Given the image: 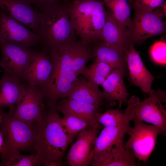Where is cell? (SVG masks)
Returning <instances> with one entry per match:
<instances>
[{
    "mask_svg": "<svg viewBox=\"0 0 166 166\" xmlns=\"http://www.w3.org/2000/svg\"><path fill=\"white\" fill-rule=\"evenodd\" d=\"M165 91L159 89L153 90L142 101L135 95L128 101L124 111L129 119L133 121H144L160 128L164 134L166 132V110L162 102H166Z\"/></svg>",
    "mask_w": 166,
    "mask_h": 166,
    "instance_id": "cell-4",
    "label": "cell"
},
{
    "mask_svg": "<svg viewBox=\"0 0 166 166\" xmlns=\"http://www.w3.org/2000/svg\"><path fill=\"white\" fill-rule=\"evenodd\" d=\"M5 146L4 138L1 133L0 132V154L2 155L5 150Z\"/></svg>",
    "mask_w": 166,
    "mask_h": 166,
    "instance_id": "cell-32",
    "label": "cell"
},
{
    "mask_svg": "<svg viewBox=\"0 0 166 166\" xmlns=\"http://www.w3.org/2000/svg\"><path fill=\"white\" fill-rule=\"evenodd\" d=\"M56 109L64 115L76 116L85 119L92 124L97 122L101 113L99 106L66 97L57 101Z\"/></svg>",
    "mask_w": 166,
    "mask_h": 166,
    "instance_id": "cell-19",
    "label": "cell"
},
{
    "mask_svg": "<svg viewBox=\"0 0 166 166\" xmlns=\"http://www.w3.org/2000/svg\"><path fill=\"white\" fill-rule=\"evenodd\" d=\"M2 40L31 48L40 43L41 36L0 9V41Z\"/></svg>",
    "mask_w": 166,
    "mask_h": 166,
    "instance_id": "cell-10",
    "label": "cell"
},
{
    "mask_svg": "<svg viewBox=\"0 0 166 166\" xmlns=\"http://www.w3.org/2000/svg\"><path fill=\"white\" fill-rule=\"evenodd\" d=\"M97 121L104 127H118L130 126V121L118 109H109L100 113Z\"/></svg>",
    "mask_w": 166,
    "mask_h": 166,
    "instance_id": "cell-26",
    "label": "cell"
},
{
    "mask_svg": "<svg viewBox=\"0 0 166 166\" xmlns=\"http://www.w3.org/2000/svg\"><path fill=\"white\" fill-rule=\"evenodd\" d=\"M133 122L130 136L123 147L125 149L132 150L140 161L145 162L155 148L158 135L164 132L153 124H146L140 121Z\"/></svg>",
    "mask_w": 166,
    "mask_h": 166,
    "instance_id": "cell-8",
    "label": "cell"
},
{
    "mask_svg": "<svg viewBox=\"0 0 166 166\" xmlns=\"http://www.w3.org/2000/svg\"><path fill=\"white\" fill-rule=\"evenodd\" d=\"M90 47L93 57L121 70L124 75L126 72L125 52L101 40Z\"/></svg>",
    "mask_w": 166,
    "mask_h": 166,
    "instance_id": "cell-22",
    "label": "cell"
},
{
    "mask_svg": "<svg viewBox=\"0 0 166 166\" xmlns=\"http://www.w3.org/2000/svg\"><path fill=\"white\" fill-rule=\"evenodd\" d=\"M107 10L106 19L102 33V40L125 51L130 43L110 10Z\"/></svg>",
    "mask_w": 166,
    "mask_h": 166,
    "instance_id": "cell-23",
    "label": "cell"
},
{
    "mask_svg": "<svg viewBox=\"0 0 166 166\" xmlns=\"http://www.w3.org/2000/svg\"><path fill=\"white\" fill-rule=\"evenodd\" d=\"M60 121L65 131L73 139L81 131L93 124L85 119L71 114L64 115Z\"/></svg>",
    "mask_w": 166,
    "mask_h": 166,
    "instance_id": "cell-27",
    "label": "cell"
},
{
    "mask_svg": "<svg viewBox=\"0 0 166 166\" xmlns=\"http://www.w3.org/2000/svg\"><path fill=\"white\" fill-rule=\"evenodd\" d=\"M165 0H134L132 5L134 10L152 11L160 6Z\"/></svg>",
    "mask_w": 166,
    "mask_h": 166,
    "instance_id": "cell-30",
    "label": "cell"
},
{
    "mask_svg": "<svg viewBox=\"0 0 166 166\" xmlns=\"http://www.w3.org/2000/svg\"><path fill=\"white\" fill-rule=\"evenodd\" d=\"M53 69L52 62L46 51H34L33 56L23 75L30 85L38 86L42 89L49 82Z\"/></svg>",
    "mask_w": 166,
    "mask_h": 166,
    "instance_id": "cell-14",
    "label": "cell"
},
{
    "mask_svg": "<svg viewBox=\"0 0 166 166\" xmlns=\"http://www.w3.org/2000/svg\"><path fill=\"white\" fill-rule=\"evenodd\" d=\"M5 113L3 109H0V124L2 120Z\"/></svg>",
    "mask_w": 166,
    "mask_h": 166,
    "instance_id": "cell-33",
    "label": "cell"
},
{
    "mask_svg": "<svg viewBox=\"0 0 166 166\" xmlns=\"http://www.w3.org/2000/svg\"><path fill=\"white\" fill-rule=\"evenodd\" d=\"M130 43L125 50V58L133 84L140 88L144 93L149 94L153 91L151 88L155 77L147 69L139 53Z\"/></svg>",
    "mask_w": 166,
    "mask_h": 166,
    "instance_id": "cell-15",
    "label": "cell"
},
{
    "mask_svg": "<svg viewBox=\"0 0 166 166\" xmlns=\"http://www.w3.org/2000/svg\"><path fill=\"white\" fill-rule=\"evenodd\" d=\"M101 126L97 121L79 132L68 153L67 159L69 165L86 166L90 164L91 153Z\"/></svg>",
    "mask_w": 166,
    "mask_h": 166,
    "instance_id": "cell-11",
    "label": "cell"
},
{
    "mask_svg": "<svg viewBox=\"0 0 166 166\" xmlns=\"http://www.w3.org/2000/svg\"><path fill=\"white\" fill-rule=\"evenodd\" d=\"M0 9L40 35L41 13L33 7L29 0H0Z\"/></svg>",
    "mask_w": 166,
    "mask_h": 166,
    "instance_id": "cell-12",
    "label": "cell"
},
{
    "mask_svg": "<svg viewBox=\"0 0 166 166\" xmlns=\"http://www.w3.org/2000/svg\"><path fill=\"white\" fill-rule=\"evenodd\" d=\"M67 9L76 34L81 43L90 45L102 40L107 14L103 0H73Z\"/></svg>",
    "mask_w": 166,
    "mask_h": 166,
    "instance_id": "cell-2",
    "label": "cell"
},
{
    "mask_svg": "<svg viewBox=\"0 0 166 166\" xmlns=\"http://www.w3.org/2000/svg\"><path fill=\"white\" fill-rule=\"evenodd\" d=\"M124 75L121 70L114 69L101 84L104 99L110 102L117 101L119 107H121L123 103L127 104L128 101V93L124 81Z\"/></svg>",
    "mask_w": 166,
    "mask_h": 166,
    "instance_id": "cell-20",
    "label": "cell"
},
{
    "mask_svg": "<svg viewBox=\"0 0 166 166\" xmlns=\"http://www.w3.org/2000/svg\"><path fill=\"white\" fill-rule=\"evenodd\" d=\"M0 48L2 55L0 67L4 73L21 81L34 50L23 45L5 40L0 41Z\"/></svg>",
    "mask_w": 166,
    "mask_h": 166,
    "instance_id": "cell-9",
    "label": "cell"
},
{
    "mask_svg": "<svg viewBox=\"0 0 166 166\" xmlns=\"http://www.w3.org/2000/svg\"><path fill=\"white\" fill-rule=\"evenodd\" d=\"M14 109L9 110L5 113L0 124V132L5 146L2 156L12 149L20 151L34 149L35 142L36 123H29L18 118L14 115Z\"/></svg>",
    "mask_w": 166,
    "mask_h": 166,
    "instance_id": "cell-5",
    "label": "cell"
},
{
    "mask_svg": "<svg viewBox=\"0 0 166 166\" xmlns=\"http://www.w3.org/2000/svg\"><path fill=\"white\" fill-rule=\"evenodd\" d=\"M129 41L132 6L128 0H103Z\"/></svg>",
    "mask_w": 166,
    "mask_h": 166,
    "instance_id": "cell-24",
    "label": "cell"
},
{
    "mask_svg": "<svg viewBox=\"0 0 166 166\" xmlns=\"http://www.w3.org/2000/svg\"><path fill=\"white\" fill-rule=\"evenodd\" d=\"M123 145V142L118 143L109 151L93 159L90 163L95 166H137L132 151L124 149Z\"/></svg>",
    "mask_w": 166,
    "mask_h": 166,
    "instance_id": "cell-18",
    "label": "cell"
},
{
    "mask_svg": "<svg viewBox=\"0 0 166 166\" xmlns=\"http://www.w3.org/2000/svg\"><path fill=\"white\" fill-rule=\"evenodd\" d=\"M26 92V86L21 81L4 73L0 80V109L7 107L14 109Z\"/></svg>",
    "mask_w": 166,
    "mask_h": 166,
    "instance_id": "cell-16",
    "label": "cell"
},
{
    "mask_svg": "<svg viewBox=\"0 0 166 166\" xmlns=\"http://www.w3.org/2000/svg\"><path fill=\"white\" fill-rule=\"evenodd\" d=\"M166 43L165 41H159L155 43L150 50L151 56L155 62L162 65L166 64Z\"/></svg>",
    "mask_w": 166,
    "mask_h": 166,
    "instance_id": "cell-29",
    "label": "cell"
},
{
    "mask_svg": "<svg viewBox=\"0 0 166 166\" xmlns=\"http://www.w3.org/2000/svg\"><path fill=\"white\" fill-rule=\"evenodd\" d=\"M52 62L53 69H62L78 75L93 57L90 46L75 39L53 48L44 49Z\"/></svg>",
    "mask_w": 166,
    "mask_h": 166,
    "instance_id": "cell-6",
    "label": "cell"
},
{
    "mask_svg": "<svg viewBox=\"0 0 166 166\" xmlns=\"http://www.w3.org/2000/svg\"><path fill=\"white\" fill-rule=\"evenodd\" d=\"M37 166L35 155H24L16 149L12 150L6 159L0 163V166Z\"/></svg>",
    "mask_w": 166,
    "mask_h": 166,
    "instance_id": "cell-28",
    "label": "cell"
},
{
    "mask_svg": "<svg viewBox=\"0 0 166 166\" xmlns=\"http://www.w3.org/2000/svg\"><path fill=\"white\" fill-rule=\"evenodd\" d=\"M166 2L150 11L134 10L130 32V43L140 44L147 39L166 32L163 18L166 14Z\"/></svg>",
    "mask_w": 166,
    "mask_h": 166,
    "instance_id": "cell-7",
    "label": "cell"
},
{
    "mask_svg": "<svg viewBox=\"0 0 166 166\" xmlns=\"http://www.w3.org/2000/svg\"><path fill=\"white\" fill-rule=\"evenodd\" d=\"M35 9L41 12L47 9L57 6L68 4V0H29Z\"/></svg>",
    "mask_w": 166,
    "mask_h": 166,
    "instance_id": "cell-31",
    "label": "cell"
},
{
    "mask_svg": "<svg viewBox=\"0 0 166 166\" xmlns=\"http://www.w3.org/2000/svg\"><path fill=\"white\" fill-rule=\"evenodd\" d=\"M68 4L40 12V43L44 45V49L59 46L75 39L76 33L68 10Z\"/></svg>",
    "mask_w": 166,
    "mask_h": 166,
    "instance_id": "cell-3",
    "label": "cell"
},
{
    "mask_svg": "<svg viewBox=\"0 0 166 166\" xmlns=\"http://www.w3.org/2000/svg\"><path fill=\"white\" fill-rule=\"evenodd\" d=\"M26 87V94L15 107L14 115L24 121L35 123L46 110L44 93L38 86Z\"/></svg>",
    "mask_w": 166,
    "mask_h": 166,
    "instance_id": "cell-13",
    "label": "cell"
},
{
    "mask_svg": "<svg viewBox=\"0 0 166 166\" xmlns=\"http://www.w3.org/2000/svg\"><path fill=\"white\" fill-rule=\"evenodd\" d=\"M128 1L132 6L134 0H128Z\"/></svg>",
    "mask_w": 166,
    "mask_h": 166,
    "instance_id": "cell-34",
    "label": "cell"
},
{
    "mask_svg": "<svg viewBox=\"0 0 166 166\" xmlns=\"http://www.w3.org/2000/svg\"></svg>",
    "mask_w": 166,
    "mask_h": 166,
    "instance_id": "cell-35",
    "label": "cell"
},
{
    "mask_svg": "<svg viewBox=\"0 0 166 166\" xmlns=\"http://www.w3.org/2000/svg\"><path fill=\"white\" fill-rule=\"evenodd\" d=\"M67 97L100 107L104 99L102 92L84 77L77 78L73 83Z\"/></svg>",
    "mask_w": 166,
    "mask_h": 166,
    "instance_id": "cell-21",
    "label": "cell"
},
{
    "mask_svg": "<svg viewBox=\"0 0 166 166\" xmlns=\"http://www.w3.org/2000/svg\"><path fill=\"white\" fill-rule=\"evenodd\" d=\"M114 69L112 66L96 57L91 65L83 68L80 74L83 75L90 84L99 87V85H101Z\"/></svg>",
    "mask_w": 166,
    "mask_h": 166,
    "instance_id": "cell-25",
    "label": "cell"
},
{
    "mask_svg": "<svg viewBox=\"0 0 166 166\" xmlns=\"http://www.w3.org/2000/svg\"></svg>",
    "mask_w": 166,
    "mask_h": 166,
    "instance_id": "cell-36",
    "label": "cell"
},
{
    "mask_svg": "<svg viewBox=\"0 0 166 166\" xmlns=\"http://www.w3.org/2000/svg\"><path fill=\"white\" fill-rule=\"evenodd\" d=\"M61 118L56 107H53L47 109L36 122L34 150L37 166L62 165L64 154L74 139L65 131Z\"/></svg>",
    "mask_w": 166,
    "mask_h": 166,
    "instance_id": "cell-1",
    "label": "cell"
},
{
    "mask_svg": "<svg viewBox=\"0 0 166 166\" xmlns=\"http://www.w3.org/2000/svg\"><path fill=\"white\" fill-rule=\"evenodd\" d=\"M130 126L118 127H104L97 136L89 159L91 161L109 151L119 142H123L125 135H130Z\"/></svg>",
    "mask_w": 166,
    "mask_h": 166,
    "instance_id": "cell-17",
    "label": "cell"
}]
</instances>
